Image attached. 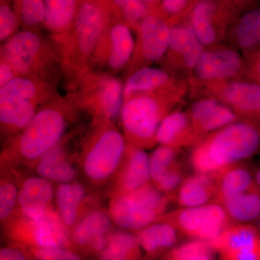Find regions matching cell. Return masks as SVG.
Wrapping results in <instances>:
<instances>
[{
  "label": "cell",
  "mask_w": 260,
  "mask_h": 260,
  "mask_svg": "<svg viewBox=\"0 0 260 260\" xmlns=\"http://www.w3.org/2000/svg\"><path fill=\"white\" fill-rule=\"evenodd\" d=\"M245 60V75L260 87V55L243 54Z\"/></svg>",
  "instance_id": "60d3db41"
},
{
  "label": "cell",
  "mask_w": 260,
  "mask_h": 260,
  "mask_svg": "<svg viewBox=\"0 0 260 260\" xmlns=\"http://www.w3.org/2000/svg\"><path fill=\"white\" fill-rule=\"evenodd\" d=\"M256 227H257L258 229H259L260 230V218L259 219H258L257 220H256Z\"/></svg>",
  "instance_id": "bcb514c9"
},
{
  "label": "cell",
  "mask_w": 260,
  "mask_h": 260,
  "mask_svg": "<svg viewBox=\"0 0 260 260\" xmlns=\"http://www.w3.org/2000/svg\"><path fill=\"white\" fill-rule=\"evenodd\" d=\"M107 211L118 229L137 232L157 222L159 217L126 196L109 199Z\"/></svg>",
  "instance_id": "7402d4cb"
},
{
  "label": "cell",
  "mask_w": 260,
  "mask_h": 260,
  "mask_svg": "<svg viewBox=\"0 0 260 260\" xmlns=\"http://www.w3.org/2000/svg\"><path fill=\"white\" fill-rule=\"evenodd\" d=\"M114 226L107 209L99 207L92 210L70 230L73 249L93 260L107 246Z\"/></svg>",
  "instance_id": "2e32d148"
},
{
  "label": "cell",
  "mask_w": 260,
  "mask_h": 260,
  "mask_svg": "<svg viewBox=\"0 0 260 260\" xmlns=\"http://www.w3.org/2000/svg\"><path fill=\"white\" fill-rule=\"evenodd\" d=\"M214 249L209 242L194 239L173 247L164 254L162 260H190L196 256L210 254Z\"/></svg>",
  "instance_id": "74e56055"
},
{
  "label": "cell",
  "mask_w": 260,
  "mask_h": 260,
  "mask_svg": "<svg viewBox=\"0 0 260 260\" xmlns=\"http://www.w3.org/2000/svg\"><path fill=\"white\" fill-rule=\"evenodd\" d=\"M256 185L254 175L245 168L239 164L227 168L220 172L218 193L214 203L219 204L224 200L242 194Z\"/></svg>",
  "instance_id": "d6a6232c"
},
{
  "label": "cell",
  "mask_w": 260,
  "mask_h": 260,
  "mask_svg": "<svg viewBox=\"0 0 260 260\" xmlns=\"http://www.w3.org/2000/svg\"><path fill=\"white\" fill-rule=\"evenodd\" d=\"M64 143V139L32 166L35 175L56 184L77 180L78 169L73 164Z\"/></svg>",
  "instance_id": "603a6c76"
},
{
  "label": "cell",
  "mask_w": 260,
  "mask_h": 260,
  "mask_svg": "<svg viewBox=\"0 0 260 260\" xmlns=\"http://www.w3.org/2000/svg\"><path fill=\"white\" fill-rule=\"evenodd\" d=\"M18 183V204L16 213L30 220H39L52 208L55 197L53 183L39 176H30L20 180L14 174Z\"/></svg>",
  "instance_id": "d6986e66"
},
{
  "label": "cell",
  "mask_w": 260,
  "mask_h": 260,
  "mask_svg": "<svg viewBox=\"0 0 260 260\" xmlns=\"http://www.w3.org/2000/svg\"><path fill=\"white\" fill-rule=\"evenodd\" d=\"M151 182L149 155L144 149L127 143L124 160L108 189L109 199L123 196Z\"/></svg>",
  "instance_id": "ac0fdd59"
},
{
  "label": "cell",
  "mask_w": 260,
  "mask_h": 260,
  "mask_svg": "<svg viewBox=\"0 0 260 260\" xmlns=\"http://www.w3.org/2000/svg\"><path fill=\"white\" fill-rule=\"evenodd\" d=\"M0 260H30L21 249L8 244L0 249Z\"/></svg>",
  "instance_id": "b9f144b4"
},
{
  "label": "cell",
  "mask_w": 260,
  "mask_h": 260,
  "mask_svg": "<svg viewBox=\"0 0 260 260\" xmlns=\"http://www.w3.org/2000/svg\"><path fill=\"white\" fill-rule=\"evenodd\" d=\"M136 32L134 53L128 64L130 74L164 59L170 42L171 26L159 17L150 15L142 22Z\"/></svg>",
  "instance_id": "9a60e30c"
},
{
  "label": "cell",
  "mask_w": 260,
  "mask_h": 260,
  "mask_svg": "<svg viewBox=\"0 0 260 260\" xmlns=\"http://www.w3.org/2000/svg\"><path fill=\"white\" fill-rule=\"evenodd\" d=\"M186 112L198 143L210 133L241 120L230 108L211 97L194 101Z\"/></svg>",
  "instance_id": "ffe728a7"
},
{
  "label": "cell",
  "mask_w": 260,
  "mask_h": 260,
  "mask_svg": "<svg viewBox=\"0 0 260 260\" xmlns=\"http://www.w3.org/2000/svg\"><path fill=\"white\" fill-rule=\"evenodd\" d=\"M18 77L13 68L6 61L1 59L0 63V88Z\"/></svg>",
  "instance_id": "7bdbcfd3"
},
{
  "label": "cell",
  "mask_w": 260,
  "mask_h": 260,
  "mask_svg": "<svg viewBox=\"0 0 260 260\" xmlns=\"http://www.w3.org/2000/svg\"><path fill=\"white\" fill-rule=\"evenodd\" d=\"M80 103L93 113L95 119L120 120L124 104V85L120 79L109 74L84 75Z\"/></svg>",
  "instance_id": "7c38bea8"
},
{
  "label": "cell",
  "mask_w": 260,
  "mask_h": 260,
  "mask_svg": "<svg viewBox=\"0 0 260 260\" xmlns=\"http://www.w3.org/2000/svg\"><path fill=\"white\" fill-rule=\"evenodd\" d=\"M225 42L242 54L260 53V4L257 2L238 18Z\"/></svg>",
  "instance_id": "484cf974"
},
{
  "label": "cell",
  "mask_w": 260,
  "mask_h": 260,
  "mask_svg": "<svg viewBox=\"0 0 260 260\" xmlns=\"http://www.w3.org/2000/svg\"><path fill=\"white\" fill-rule=\"evenodd\" d=\"M3 228L9 244L74 250L70 241V230L63 223L54 206L39 220H30L16 213Z\"/></svg>",
  "instance_id": "ba28073f"
},
{
  "label": "cell",
  "mask_w": 260,
  "mask_h": 260,
  "mask_svg": "<svg viewBox=\"0 0 260 260\" xmlns=\"http://www.w3.org/2000/svg\"><path fill=\"white\" fill-rule=\"evenodd\" d=\"M135 47L132 29L121 20L116 8L95 48L89 68L93 66L112 73L120 71L129 64Z\"/></svg>",
  "instance_id": "8fae6325"
},
{
  "label": "cell",
  "mask_w": 260,
  "mask_h": 260,
  "mask_svg": "<svg viewBox=\"0 0 260 260\" xmlns=\"http://www.w3.org/2000/svg\"><path fill=\"white\" fill-rule=\"evenodd\" d=\"M15 13L20 24L27 27L28 30L35 28L44 24L46 16L45 1L42 0H23L13 3Z\"/></svg>",
  "instance_id": "8d00e7d4"
},
{
  "label": "cell",
  "mask_w": 260,
  "mask_h": 260,
  "mask_svg": "<svg viewBox=\"0 0 260 260\" xmlns=\"http://www.w3.org/2000/svg\"><path fill=\"white\" fill-rule=\"evenodd\" d=\"M180 78H182L165 69L151 67L140 68L130 74L124 84V99L133 94L155 91L167 88Z\"/></svg>",
  "instance_id": "f1b7e54d"
},
{
  "label": "cell",
  "mask_w": 260,
  "mask_h": 260,
  "mask_svg": "<svg viewBox=\"0 0 260 260\" xmlns=\"http://www.w3.org/2000/svg\"><path fill=\"white\" fill-rule=\"evenodd\" d=\"M222 260H260V230L249 223H232L210 242Z\"/></svg>",
  "instance_id": "e0dca14e"
},
{
  "label": "cell",
  "mask_w": 260,
  "mask_h": 260,
  "mask_svg": "<svg viewBox=\"0 0 260 260\" xmlns=\"http://www.w3.org/2000/svg\"><path fill=\"white\" fill-rule=\"evenodd\" d=\"M19 188L14 176L3 173L0 181V220L5 225L18 210Z\"/></svg>",
  "instance_id": "d590c367"
},
{
  "label": "cell",
  "mask_w": 260,
  "mask_h": 260,
  "mask_svg": "<svg viewBox=\"0 0 260 260\" xmlns=\"http://www.w3.org/2000/svg\"><path fill=\"white\" fill-rule=\"evenodd\" d=\"M134 232L114 229L104 250L93 260H144Z\"/></svg>",
  "instance_id": "f546056e"
},
{
  "label": "cell",
  "mask_w": 260,
  "mask_h": 260,
  "mask_svg": "<svg viewBox=\"0 0 260 260\" xmlns=\"http://www.w3.org/2000/svg\"><path fill=\"white\" fill-rule=\"evenodd\" d=\"M156 139L160 145L177 148L194 146L198 143L187 112L179 109L173 111L162 120Z\"/></svg>",
  "instance_id": "4316f807"
},
{
  "label": "cell",
  "mask_w": 260,
  "mask_h": 260,
  "mask_svg": "<svg viewBox=\"0 0 260 260\" xmlns=\"http://www.w3.org/2000/svg\"><path fill=\"white\" fill-rule=\"evenodd\" d=\"M256 2L242 0L195 1L187 22L205 48L223 44L241 15Z\"/></svg>",
  "instance_id": "52a82bcc"
},
{
  "label": "cell",
  "mask_w": 260,
  "mask_h": 260,
  "mask_svg": "<svg viewBox=\"0 0 260 260\" xmlns=\"http://www.w3.org/2000/svg\"><path fill=\"white\" fill-rule=\"evenodd\" d=\"M116 10L114 2H81L73 32L60 47L61 73L65 76L83 78Z\"/></svg>",
  "instance_id": "277c9868"
},
{
  "label": "cell",
  "mask_w": 260,
  "mask_h": 260,
  "mask_svg": "<svg viewBox=\"0 0 260 260\" xmlns=\"http://www.w3.org/2000/svg\"><path fill=\"white\" fill-rule=\"evenodd\" d=\"M1 59L13 68L18 76L53 82L61 73L60 49L35 30L23 29L1 47Z\"/></svg>",
  "instance_id": "8992f818"
},
{
  "label": "cell",
  "mask_w": 260,
  "mask_h": 260,
  "mask_svg": "<svg viewBox=\"0 0 260 260\" xmlns=\"http://www.w3.org/2000/svg\"><path fill=\"white\" fill-rule=\"evenodd\" d=\"M190 260H213V258L210 254H205V255L196 256Z\"/></svg>",
  "instance_id": "ee69618b"
},
{
  "label": "cell",
  "mask_w": 260,
  "mask_h": 260,
  "mask_svg": "<svg viewBox=\"0 0 260 260\" xmlns=\"http://www.w3.org/2000/svg\"><path fill=\"white\" fill-rule=\"evenodd\" d=\"M74 107L73 102L55 99L40 109L25 129L9 140L2 153V167H32L64 139Z\"/></svg>",
  "instance_id": "6da1fadb"
},
{
  "label": "cell",
  "mask_w": 260,
  "mask_h": 260,
  "mask_svg": "<svg viewBox=\"0 0 260 260\" xmlns=\"http://www.w3.org/2000/svg\"><path fill=\"white\" fill-rule=\"evenodd\" d=\"M189 90V79L182 78L167 88L125 98L120 122L127 143L144 150L154 148L159 126Z\"/></svg>",
  "instance_id": "7a4b0ae2"
},
{
  "label": "cell",
  "mask_w": 260,
  "mask_h": 260,
  "mask_svg": "<svg viewBox=\"0 0 260 260\" xmlns=\"http://www.w3.org/2000/svg\"><path fill=\"white\" fill-rule=\"evenodd\" d=\"M254 177L256 184L260 188V167L256 169L255 173H254Z\"/></svg>",
  "instance_id": "f6af8a7d"
},
{
  "label": "cell",
  "mask_w": 260,
  "mask_h": 260,
  "mask_svg": "<svg viewBox=\"0 0 260 260\" xmlns=\"http://www.w3.org/2000/svg\"><path fill=\"white\" fill-rule=\"evenodd\" d=\"M13 245L21 249L30 260H90L73 249L61 248L44 249L28 247L16 244Z\"/></svg>",
  "instance_id": "f35d334b"
},
{
  "label": "cell",
  "mask_w": 260,
  "mask_h": 260,
  "mask_svg": "<svg viewBox=\"0 0 260 260\" xmlns=\"http://www.w3.org/2000/svg\"><path fill=\"white\" fill-rule=\"evenodd\" d=\"M189 92L217 99L230 108L241 120L260 129V87L246 75L203 84L191 88Z\"/></svg>",
  "instance_id": "9c48e42d"
},
{
  "label": "cell",
  "mask_w": 260,
  "mask_h": 260,
  "mask_svg": "<svg viewBox=\"0 0 260 260\" xmlns=\"http://www.w3.org/2000/svg\"><path fill=\"white\" fill-rule=\"evenodd\" d=\"M138 236L145 260H153L172 249L178 240V231L164 222H155L139 232Z\"/></svg>",
  "instance_id": "83f0119b"
},
{
  "label": "cell",
  "mask_w": 260,
  "mask_h": 260,
  "mask_svg": "<svg viewBox=\"0 0 260 260\" xmlns=\"http://www.w3.org/2000/svg\"><path fill=\"white\" fill-rule=\"evenodd\" d=\"M260 148V129L239 121L207 135L197 143L189 161L196 173H217L250 158Z\"/></svg>",
  "instance_id": "3957f363"
},
{
  "label": "cell",
  "mask_w": 260,
  "mask_h": 260,
  "mask_svg": "<svg viewBox=\"0 0 260 260\" xmlns=\"http://www.w3.org/2000/svg\"><path fill=\"white\" fill-rule=\"evenodd\" d=\"M223 207L231 220L247 223L260 218V188L258 185L242 194L224 200Z\"/></svg>",
  "instance_id": "1f68e13d"
},
{
  "label": "cell",
  "mask_w": 260,
  "mask_h": 260,
  "mask_svg": "<svg viewBox=\"0 0 260 260\" xmlns=\"http://www.w3.org/2000/svg\"><path fill=\"white\" fill-rule=\"evenodd\" d=\"M126 147L123 133L114 122L96 119L77 160L78 171L90 186L109 189L124 160Z\"/></svg>",
  "instance_id": "5b68a950"
},
{
  "label": "cell",
  "mask_w": 260,
  "mask_h": 260,
  "mask_svg": "<svg viewBox=\"0 0 260 260\" xmlns=\"http://www.w3.org/2000/svg\"><path fill=\"white\" fill-rule=\"evenodd\" d=\"M164 69L179 78L189 79L205 50L187 21L173 24Z\"/></svg>",
  "instance_id": "5bb4252c"
},
{
  "label": "cell",
  "mask_w": 260,
  "mask_h": 260,
  "mask_svg": "<svg viewBox=\"0 0 260 260\" xmlns=\"http://www.w3.org/2000/svg\"><path fill=\"white\" fill-rule=\"evenodd\" d=\"M45 4L46 16L43 27L60 49L61 44L73 32L81 2L48 0Z\"/></svg>",
  "instance_id": "cb8c5ba5"
},
{
  "label": "cell",
  "mask_w": 260,
  "mask_h": 260,
  "mask_svg": "<svg viewBox=\"0 0 260 260\" xmlns=\"http://www.w3.org/2000/svg\"><path fill=\"white\" fill-rule=\"evenodd\" d=\"M20 22L9 2L1 1L0 4V41L5 42L16 34Z\"/></svg>",
  "instance_id": "ab89813d"
},
{
  "label": "cell",
  "mask_w": 260,
  "mask_h": 260,
  "mask_svg": "<svg viewBox=\"0 0 260 260\" xmlns=\"http://www.w3.org/2000/svg\"><path fill=\"white\" fill-rule=\"evenodd\" d=\"M259 54V55H260V53H259V54Z\"/></svg>",
  "instance_id": "7dc6e473"
},
{
  "label": "cell",
  "mask_w": 260,
  "mask_h": 260,
  "mask_svg": "<svg viewBox=\"0 0 260 260\" xmlns=\"http://www.w3.org/2000/svg\"><path fill=\"white\" fill-rule=\"evenodd\" d=\"M54 203L56 211L69 230L85 215L100 207L84 184L77 180L57 184Z\"/></svg>",
  "instance_id": "44dd1931"
},
{
  "label": "cell",
  "mask_w": 260,
  "mask_h": 260,
  "mask_svg": "<svg viewBox=\"0 0 260 260\" xmlns=\"http://www.w3.org/2000/svg\"><path fill=\"white\" fill-rule=\"evenodd\" d=\"M157 222H164L178 232L209 243L218 239L232 224L223 207L214 203L196 208H179L166 213Z\"/></svg>",
  "instance_id": "30bf717a"
},
{
  "label": "cell",
  "mask_w": 260,
  "mask_h": 260,
  "mask_svg": "<svg viewBox=\"0 0 260 260\" xmlns=\"http://www.w3.org/2000/svg\"><path fill=\"white\" fill-rule=\"evenodd\" d=\"M181 148L160 145L149 156L150 181L155 185L160 181L184 174L180 160Z\"/></svg>",
  "instance_id": "4dcf8cb0"
},
{
  "label": "cell",
  "mask_w": 260,
  "mask_h": 260,
  "mask_svg": "<svg viewBox=\"0 0 260 260\" xmlns=\"http://www.w3.org/2000/svg\"><path fill=\"white\" fill-rule=\"evenodd\" d=\"M245 75V60L241 51L229 44L205 48L189 79L191 88Z\"/></svg>",
  "instance_id": "4fadbf2b"
},
{
  "label": "cell",
  "mask_w": 260,
  "mask_h": 260,
  "mask_svg": "<svg viewBox=\"0 0 260 260\" xmlns=\"http://www.w3.org/2000/svg\"><path fill=\"white\" fill-rule=\"evenodd\" d=\"M123 196H126L133 201L151 210L160 218L165 215L166 210L172 197L164 194L152 182L135 189Z\"/></svg>",
  "instance_id": "e575fe53"
},
{
  "label": "cell",
  "mask_w": 260,
  "mask_h": 260,
  "mask_svg": "<svg viewBox=\"0 0 260 260\" xmlns=\"http://www.w3.org/2000/svg\"><path fill=\"white\" fill-rule=\"evenodd\" d=\"M114 3L121 20L135 31L145 18L150 15L156 16L157 1L117 0Z\"/></svg>",
  "instance_id": "836d02e7"
},
{
  "label": "cell",
  "mask_w": 260,
  "mask_h": 260,
  "mask_svg": "<svg viewBox=\"0 0 260 260\" xmlns=\"http://www.w3.org/2000/svg\"><path fill=\"white\" fill-rule=\"evenodd\" d=\"M220 172L195 173L184 179L178 189L179 206L196 208L214 203L218 193Z\"/></svg>",
  "instance_id": "d4e9b609"
}]
</instances>
